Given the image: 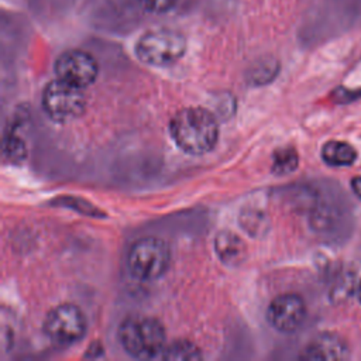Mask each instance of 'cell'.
I'll list each match as a JSON object with an SVG mask.
<instances>
[{
  "label": "cell",
  "instance_id": "obj_1",
  "mask_svg": "<svg viewBox=\"0 0 361 361\" xmlns=\"http://www.w3.org/2000/svg\"><path fill=\"white\" fill-rule=\"evenodd\" d=\"M169 133L175 144L186 154L202 155L213 149L219 138L214 114L203 107H185L173 114Z\"/></svg>",
  "mask_w": 361,
  "mask_h": 361
},
{
  "label": "cell",
  "instance_id": "obj_2",
  "mask_svg": "<svg viewBox=\"0 0 361 361\" xmlns=\"http://www.w3.org/2000/svg\"><path fill=\"white\" fill-rule=\"evenodd\" d=\"M118 340L134 358L149 360L162 355L166 334L161 322L151 316H128L118 327Z\"/></svg>",
  "mask_w": 361,
  "mask_h": 361
},
{
  "label": "cell",
  "instance_id": "obj_3",
  "mask_svg": "<svg viewBox=\"0 0 361 361\" xmlns=\"http://www.w3.org/2000/svg\"><path fill=\"white\" fill-rule=\"evenodd\" d=\"M171 261L168 244L158 237L137 240L127 254V267L133 276L141 281H154L162 276Z\"/></svg>",
  "mask_w": 361,
  "mask_h": 361
},
{
  "label": "cell",
  "instance_id": "obj_4",
  "mask_svg": "<svg viewBox=\"0 0 361 361\" xmlns=\"http://www.w3.org/2000/svg\"><path fill=\"white\" fill-rule=\"evenodd\" d=\"M186 51L185 37L173 30L159 28L145 32L135 45L137 56L154 66H166L179 61Z\"/></svg>",
  "mask_w": 361,
  "mask_h": 361
},
{
  "label": "cell",
  "instance_id": "obj_5",
  "mask_svg": "<svg viewBox=\"0 0 361 361\" xmlns=\"http://www.w3.org/2000/svg\"><path fill=\"white\" fill-rule=\"evenodd\" d=\"M86 106V99L80 87L62 79L49 82L42 92V107L47 116L58 123L78 118Z\"/></svg>",
  "mask_w": 361,
  "mask_h": 361
},
{
  "label": "cell",
  "instance_id": "obj_6",
  "mask_svg": "<svg viewBox=\"0 0 361 361\" xmlns=\"http://www.w3.org/2000/svg\"><path fill=\"white\" fill-rule=\"evenodd\" d=\"M44 331L58 344L66 345L76 343L86 333L85 314L72 303L58 305L45 316Z\"/></svg>",
  "mask_w": 361,
  "mask_h": 361
},
{
  "label": "cell",
  "instance_id": "obj_7",
  "mask_svg": "<svg viewBox=\"0 0 361 361\" xmlns=\"http://www.w3.org/2000/svg\"><path fill=\"white\" fill-rule=\"evenodd\" d=\"M55 72L59 79L83 89L96 80L99 66L90 54L79 49H71L56 59Z\"/></svg>",
  "mask_w": 361,
  "mask_h": 361
},
{
  "label": "cell",
  "instance_id": "obj_8",
  "mask_svg": "<svg viewBox=\"0 0 361 361\" xmlns=\"http://www.w3.org/2000/svg\"><path fill=\"white\" fill-rule=\"evenodd\" d=\"M267 317L275 330L293 333L302 326L306 317V305L296 293H282L269 303Z\"/></svg>",
  "mask_w": 361,
  "mask_h": 361
},
{
  "label": "cell",
  "instance_id": "obj_9",
  "mask_svg": "<svg viewBox=\"0 0 361 361\" xmlns=\"http://www.w3.org/2000/svg\"><path fill=\"white\" fill-rule=\"evenodd\" d=\"M303 360H345L348 347L345 341L334 333H320L314 336L303 348Z\"/></svg>",
  "mask_w": 361,
  "mask_h": 361
},
{
  "label": "cell",
  "instance_id": "obj_10",
  "mask_svg": "<svg viewBox=\"0 0 361 361\" xmlns=\"http://www.w3.org/2000/svg\"><path fill=\"white\" fill-rule=\"evenodd\" d=\"M214 251L226 265H240L247 257L244 241L231 230H223L214 237Z\"/></svg>",
  "mask_w": 361,
  "mask_h": 361
},
{
  "label": "cell",
  "instance_id": "obj_11",
  "mask_svg": "<svg viewBox=\"0 0 361 361\" xmlns=\"http://www.w3.org/2000/svg\"><path fill=\"white\" fill-rule=\"evenodd\" d=\"M322 158L330 166H348L355 162L357 151L345 141L331 140L323 145Z\"/></svg>",
  "mask_w": 361,
  "mask_h": 361
},
{
  "label": "cell",
  "instance_id": "obj_12",
  "mask_svg": "<svg viewBox=\"0 0 361 361\" xmlns=\"http://www.w3.org/2000/svg\"><path fill=\"white\" fill-rule=\"evenodd\" d=\"M357 292L355 289V275L351 271L340 272L334 282H331L330 288V299L334 303H343L351 298V295Z\"/></svg>",
  "mask_w": 361,
  "mask_h": 361
},
{
  "label": "cell",
  "instance_id": "obj_13",
  "mask_svg": "<svg viewBox=\"0 0 361 361\" xmlns=\"http://www.w3.org/2000/svg\"><path fill=\"white\" fill-rule=\"evenodd\" d=\"M161 358L165 360H199L202 351L189 340H176L166 344Z\"/></svg>",
  "mask_w": 361,
  "mask_h": 361
},
{
  "label": "cell",
  "instance_id": "obj_14",
  "mask_svg": "<svg viewBox=\"0 0 361 361\" xmlns=\"http://www.w3.org/2000/svg\"><path fill=\"white\" fill-rule=\"evenodd\" d=\"M299 162V157L292 147L279 148L275 151L272 158V171L278 175H286L296 169Z\"/></svg>",
  "mask_w": 361,
  "mask_h": 361
},
{
  "label": "cell",
  "instance_id": "obj_15",
  "mask_svg": "<svg viewBox=\"0 0 361 361\" xmlns=\"http://www.w3.org/2000/svg\"><path fill=\"white\" fill-rule=\"evenodd\" d=\"M240 223H241V227L251 235H258L265 228V219L257 210L243 212L240 217Z\"/></svg>",
  "mask_w": 361,
  "mask_h": 361
},
{
  "label": "cell",
  "instance_id": "obj_16",
  "mask_svg": "<svg viewBox=\"0 0 361 361\" xmlns=\"http://www.w3.org/2000/svg\"><path fill=\"white\" fill-rule=\"evenodd\" d=\"M4 151L10 158L24 159V157H25L24 142H21L18 138H14V137L7 138V141L4 142Z\"/></svg>",
  "mask_w": 361,
  "mask_h": 361
},
{
  "label": "cell",
  "instance_id": "obj_17",
  "mask_svg": "<svg viewBox=\"0 0 361 361\" xmlns=\"http://www.w3.org/2000/svg\"><path fill=\"white\" fill-rule=\"evenodd\" d=\"M141 4L154 13H164L171 10L178 0H140Z\"/></svg>",
  "mask_w": 361,
  "mask_h": 361
},
{
  "label": "cell",
  "instance_id": "obj_18",
  "mask_svg": "<svg viewBox=\"0 0 361 361\" xmlns=\"http://www.w3.org/2000/svg\"><path fill=\"white\" fill-rule=\"evenodd\" d=\"M351 188H353L354 193L361 199V176H355L351 180Z\"/></svg>",
  "mask_w": 361,
  "mask_h": 361
},
{
  "label": "cell",
  "instance_id": "obj_19",
  "mask_svg": "<svg viewBox=\"0 0 361 361\" xmlns=\"http://www.w3.org/2000/svg\"><path fill=\"white\" fill-rule=\"evenodd\" d=\"M355 293H357V298H358V302H360V303H361V281H360V282H358V286H357V292H355Z\"/></svg>",
  "mask_w": 361,
  "mask_h": 361
}]
</instances>
